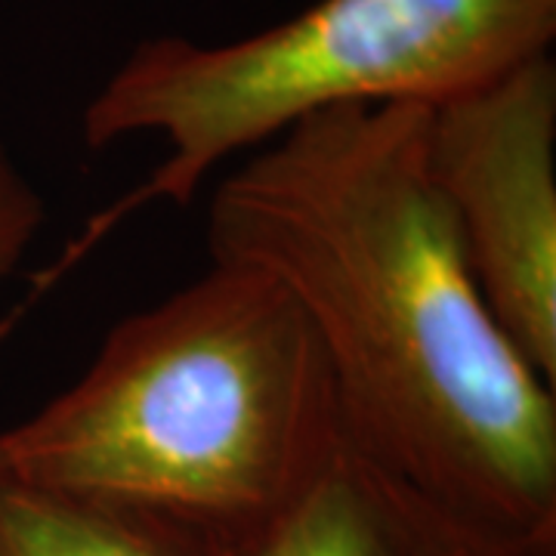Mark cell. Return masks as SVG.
I'll list each match as a JSON object with an SVG mask.
<instances>
[{
	"instance_id": "obj_1",
	"label": "cell",
	"mask_w": 556,
	"mask_h": 556,
	"mask_svg": "<svg viewBox=\"0 0 556 556\" xmlns=\"http://www.w3.org/2000/svg\"><path fill=\"white\" fill-rule=\"evenodd\" d=\"M430 109L294 121L217 182L207 257L303 309L358 448L522 554L556 556V387L479 294L430 174Z\"/></svg>"
},
{
	"instance_id": "obj_2",
	"label": "cell",
	"mask_w": 556,
	"mask_h": 556,
	"mask_svg": "<svg viewBox=\"0 0 556 556\" xmlns=\"http://www.w3.org/2000/svg\"><path fill=\"white\" fill-rule=\"evenodd\" d=\"M309 318L251 266L219 263L121 318L75 383L0 430L25 479L189 519L232 544L343 437Z\"/></svg>"
},
{
	"instance_id": "obj_3",
	"label": "cell",
	"mask_w": 556,
	"mask_h": 556,
	"mask_svg": "<svg viewBox=\"0 0 556 556\" xmlns=\"http://www.w3.org/2000/svg\"><path fill=\"white\" fill-rule=\"evenodd\" d=\"M556 0H318L229 43L142 40L80 118L87 149L152 134L159 167L93 223L100 239L149 204H186L229 159L334 105L439 102L551 53ZM84 244V248H87Z\"/></svg>"
},
{
	"instance_id": "obj_4",
	"label": "cell",
	"mask_w": 556,
	"mask_h": 556,
	"mask_svg": "<svg viewBox=\"0 0 556 556\" xmlns=\"http://www.w3.org/2000/svg\"><path fill=\"white\" fill-rule=\"evenodd\" d=\"M427 161L501 331L556 387V65L430 109Z\"/></svg>"
},
{
	"instance_id": "obj_5",
	"label": "cell",
	"mask_w": 556,
	"mask_h": 556,
	"mask_svg": "<svg viewBox=\"0 0 556 556\" xmlns=\"http://www.w3.org/2000/svg\"><path fill=\"white\" fill-rule=\"evenodd\" d=\"M236 556L529 554L399 477L343 430L298 492L236 541Z\"/></svg>"
},
{
	"instance_id": "obj_6",
	"label": "cell",
	"mask_w": 556,
	"mask_h": 556,
	"mask_svg": "<svg viewBox=\"0 0 556 556\" xmlns=\"http://www.w3.org/2000/svg\"><path fill=\"white\" fill-rule=\"evenodd\" d=\"M0 556H236L189 519L47 489L0 457Z\"/></svg>"
},
{
	"instance_id": "obj_7",
	"label": "cell",
	"mask_w": 556,
	"mask_h": 556,
	"mask_svg": "<svg viewBox=\"0 0 556 556\" xmlns=\"http://www.w3.org/2000/svg\"><path fill=\"white\" fill-rule=\"evenodd\" d=\"M47 223V201L0 142V288L20 273Z\"/></svg>"
}]
</instances>
